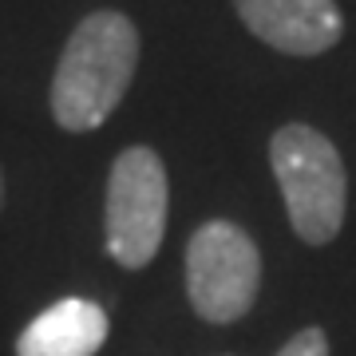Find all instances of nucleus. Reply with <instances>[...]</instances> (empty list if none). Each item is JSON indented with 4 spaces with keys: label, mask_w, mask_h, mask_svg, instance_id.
<instances>
[{
    "label": "nucleus",
    "mask_w": 356,
    "mask_h": 356,
    "mask_svg": "<svg viewBox=\"0 0 356 356\" xmlns=\"http://www.w3.org/2000/svg\"><path fill=\"white\" fill-rule=\"evenodd\" d=\"M135 67H139V28L131 24V16L115 8L83 16L60 51L48 91L51 119L60 123V131L88 135L103 127L127 95Z\"/></svg>",
    "instance_id": "nucleus-1"
},
{
    "label": "nucleus",
    "mask_w": 356,
    "mask_h": 356,
    "mask_svg": "<svg viewBox=\"0 0 356 356\" xmlns=\"http://www.w3.org/2000/svg\"><path fill=\"white\" fill-rule=\"evenodd\" d=\"M269 166L293 234L309 245H329L341 234L348 206V175L332 139L309 123H285L269 143Z\"/></svg>",
    "instance_id": "nucleus-2"
},
{
    "label": "nucleus",
    "mask_w": 356,
    "mask_h": 356,
    "mask_svg": "<svg viewBox=\"0 0 356 356\" xmlns=\"http://www.w3.org/2000/svg\"><path fill=\"white\" fill-rule=\"evenodd\" d=\"M170 214V182L166 166L151 147L119 151L107 175V206H103V242L123 269H147L166 238Z\"/></svg>",
    "instance_id": "nucleus-3"
},
{
    "label": "nucleus",
    "mask_w": 356,
    "mask_h": 356,
    "mask_svg": "<svg viewBox=\"0 0 356 356\" xmlns=\"http://www.w3.org/2000/svg\"><path fill=\"white\" fill-rule=\"evenodd\" d=\"M261 293V254L254 238L226 218H214L186 242V297L210 325H234Z\"/></svg>",
    "instance_id": "nucleus-4"
},
{
    "label": "nucleus",
    "mask_w": 356,
    "mask_h": 356,
    "mask_svg": "<svg viewBox=\"0 0 356 356\" xmlns=\"http://www.w3.org/2000/svg\"><path fill=\"white\" fill-rule=\"evenodd\" d=\"M234 8L261 44L285 56H321L344 32L332 0H234Z\"/></svg>",
    "instance_id": "nucleus-5"
},
{
    "label": "nucleus",
    "mask_w": 356,
    "mask_h": 356,
    "mask_svg": "<svg viewBox=\"0 0 356 356\" xmlns=\"http://www.w3.org/2000/svg\"><path fill=\"white\" fill-rule=\"evenodd\" d=\"M111 321L88 297H64L24 325L16 356H95L107 344Z\"/></svg>",
    "instance_id": "nucleus-6"
},
{
    "label": "nucleus",
    "mask_w": 356,
    "mask_h": 356,
    "mask_svg": "<svg viewBox=\"0 0 356 356\" xmlns=\"http://www.w3.org/2000/svg\"><path fill=\"white\" fill-rule=\"evenodd\" d=\"M277 356H329V337H325V329L309 325V329L293 332L289 341L281 344Z\"/></svg>",
    "instance_id": "nucleus-7"
},
{
    "label": "nucleus",
    "mask_w": 356,
    "mask_h": 356,
    "mask_svg": "<svg viewBox=\"0 0 356 356\" xmlns=\"http://www.w3.org/2000/svg\"><path fill=\"white\" fill-rule=\"evenodd\" d=\"M0 206H4V175H0Z\"/></svg>",
    "instance_id": "nucleus-8"
}]
</instances>
